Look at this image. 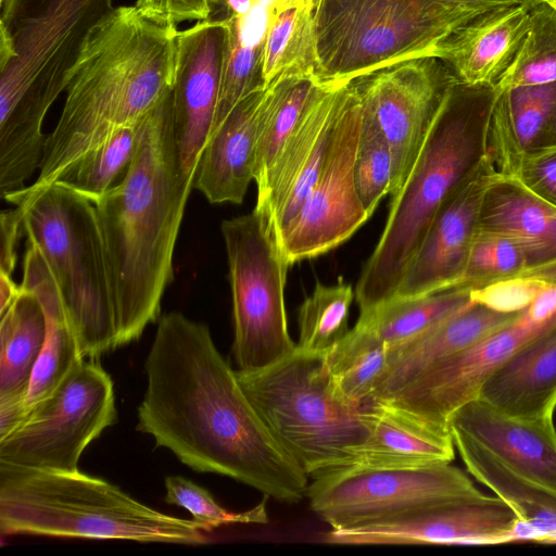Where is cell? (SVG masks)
Returning a JSON list of instances; mask_svg holds the SVG:
<instances>
[{"mask_svg":"<svg viewBox=\"0 0 556 556\" xmlns=\"http://www.w3.org/2000/svg\"><path fill=\"white\" fill-rule=\"evenodd\" d=\"M29 410L27 397L0 400V440L16 430L26 419Z\"/></svg>","mask_w":556,"mask_h":556,"instance_id":"cell-46","label":"cell"},{"mask_svg":"<svg viewBox=\"0 0 556 556\" xmlns=\"http://www.w3.org/2000/svg\"><path fill=\"white\" fill-rule=\"evenodd\" d=\"M494 87L457 84L444 102L401 189L391 197L380 239L356 288L359 312L391 299L446 199L491 156Z\"/></svg>","mask_w":556,"mask_h":556,"instance_id":"cell-5","label":"cell"},{"mask_svg":"<svg viewBox=\"0 0 556 556\" xmlns=\"http://www.w3.org/2000/svg\"><path fill=\"white\" fill-rule=\"evenodd\" d=\"M353 81L363 111L372 117L389 143L392 197L405 182L457 80L440 59L422 56L380 68Z\"/></svg>","mask_w":556,"mask_h":556,"instance_id":"cell-13","label":"cell"},{"mask_svg":"<svg viewBox=\"0 0 556 556\" xmlns=\"http://www.w3.org/2000/svg\"><path fill=\"white\" fill-rule=\"evenodd\" d=\"M213 8L217 5H222L226 14H235V15H244L247 14L254 5L255 0H212Z\"/></svg>","mask_w":556,"mask_h":556,"instance_id":"cell-50","label":"cell"},{"mask_svg":"<svg viewBox=\"0 0 556 556\" xmlns=\"http://www.w3.org/2000/svg\"><path fill=\"white\" fill-rule=\"evenodd\" d=\"M164 483V501L186 508L204 531H212L224 525L267 522L264 502L248 511L236 514L223 508L207 490L181 476H168Z\"/></svg>","mask_w":556,"mask_h":556,"instance_id":"cell-41","label":"cell"},{"mask_svg":"<svg viewBox=\"0 0 556 556\" xmlns=\"http://www.w3.org/2000/svg\"><path fill=\"white\" fill-rule=\"evenodd\" d=\"M481 13L440 0H316L315 75L349 83L410 59L438 58L444 41Z\"/></svg>","mask_w":556,"mask_h":556,"instance_id":"cell-9","label":"cell"},{"mask_svg":"<svg viewBox=\"0 0 556 556\" xmlns=\"http://www.w3.org/2000/svg\"><path fill=\"white\" fill-rule=\"evenodd\" d=\"M520 313L501 312L472 300L424 333L389 349L387 368L367 405L387 400L434 364L511 323Z\"/></svg>","mask_w":556,"mask_h":556,"instance_id":"cell-25","label":"cell"},{"mask_svg":"<svg viewBox=\"0 0 556 556\" xmlns=\"http://www.w3.org/2000/svg\"><path fill=\"white\" fill-rule=\"evenodd\" d=\"M496 173L490 156L446 199L410 258L393 296L430 294L457 286L477 231L483 192Z\"/></svg>","mask_w":556,"mask_h":556,"instance_id":"cell-19","label":"cell"},{"mask_svg":"<svg viewBox=\"0 0 556 556\" xmlns=\"http://www.w3.org/2000/svg\"><path fill=\"white\" fill-rule=\"evenodd\" d=\"M114 0H0V195L39 169L45 116Z\"/></svg>","mask_w":556,"mask_h":556,"instance_id":"cell-4","label":"cell"},{"mask_svg":"<svg viewBox=\"0 0 556 556\" xmlns=\"http://www.w3.org/2000/svg\"><path fill=\"white\" fill-rule=\"evenodd\" d=\"M555 80L556 5L551 0H531L528 31L494 88L500 91Z\"/></svg>","mask_w":556,"mask_h":556,"instance_id":"cell-37","label":"cell"},{"mask_svg":"<svg viewBox=\"0 0 556 556\" xmlns=\"http://www.w3.org/2000/svg\"><path fill=\"white\" fill-rule=\"evenodd\" d=\"M144 371L137 430L156 446L194 471L227 476L278 502L305 496L308 476L265 426L206 325L164 315Z\"/></svg>","mask_w":556,"mask_h":556,"instance_id":"cell-1","label":"cell"},{"mask_svg":"<svg viewBox=\"0 0 556 556\" xmlns=\"http://www.w3.org/2000/svg\"><path fill=\"white\" fill-rule=\"evenodd\" d=\"M174 26L135 5L115 8L93 30L65 89L63 111L47 136L33 185L55 182L117 128L151 112L168 94L175 67Z\"/></svg>","mask_w":556,"mask_h":556,"instance_id":"cell-3","label":"cell"},{"mask_svg":"<svg viewBox=\"0 0 556 556\" xmlns=\"http://www.w3.org/2000/svg\"><path fill=\"white\" fill-rule=\"evenodd\" d=\"M194 520L155 510L118 486L78 471L0 464V532L201 545Z\"/></svg>","mask_w":556,"mask_h":556,"instance_id":"cell-6","label":"cell"},{"mask_svg":"<svg viewBox=\"0 0 556 556\" xmlns=\"http://www.w3.org/2000/svg\"><path fill=\"white\" fill-rule=\"evenodd\" d=\"M451 433L468 472L516 511L527 540L556 543V492L518 475L465 434Z\"/></svg>","mask_w":556,"mask_h":556,"instance_id":"cell-29","label":"cell"},{"mask_svg":"<svg viewBox=\"0 0 556 556\" xmlns=\"http://www.w3.org/2000/svg\"><path fill=\"white\" fill-rule=\"evenodd\" d=\"M315 1L281 0L268 5L262 58L263 86H269L288 72L315 74Z\"/></svg>","mask_w":556,"mask_h":556,"instance_id":"cell-32","label":"cell"},{"mask_svg":"<svg viewBox=\"0 0 556 556\" xmlns=\"http://www.w3.org/2000/svg\"><path fill=\"white\" fill-rule=\"evenodd\" d=\"M169 93V92H168ZM193 181L179 167L168 94L146 121L124 177L96 203L116 323V345L139 339L161 313Z\"/></svg>","mask_w":556,"mask_h":556,"instance_id":"cell-2","label":"cell"},{"mask_svg":"<svg viewBox=\"0 0 556 556\" xmlns=\"http://www.w3.org/2000/svg\"><path fill=\"white\" fill-rule=\"evenodd\" d=\"M228 260L238 370L266 367L296 348L287 325L285 286L291 265L268 213L254 207L220 225Z\"/></svg>","mask_w":556,"mask_h":556,"instance_id":"cell-10","label":"cell"},{"mask_svg":"<svg viewBox=\"0 0 556 556\" xmlns=\"http://www.w3.org/2000/svg\"><path fill=\"white\" fill-rule=\"evenodd\" d=\"M114 386L96 362L84 358L26 419L0 440V464L75 472L85 448L116 420Z\"/></svg>","mask_w":556,"mask_h":556,"instance_id":"cell-11","label":"cell"},{"mask_svg":"<svg viewBox=\"0 0 556 556\" xmlns=\"http://www.w3.org/2000/svg\"><path fill=\"white\" fill-rule=\"evenodd\" d=\"M261 1H263V2H264V3H266L267 5H270V4H273V3H275V2H278V1H281V0H261Z\"/></svg>","mask_w":556,"mask_h":556,"instance_id":"cell-51","label":"cell"},{"mask_svg":"<svg viewBox=\"0 0 556 556\" xmlns=\"http://www.w3.org/2000/svg\"><path fill=\"white\" fill-rule=\"evenodd\" d=\"M448 428L477 442L518 475L556 492V427L553 418L508 415L475 399L448 419Z\"/></svg>","mask_w":556,"mask_h":556,"instance_id":"cell-20","label":"cell"},{"mask_svg":"<svg viewBox=\"0 0 556 556\" xmlns=\"http://www.w3.org/2000/svg\"><path fill=\"white\" fill-rule=\"evenodd\" d=\"M478 492L460 469L444 463L417 468H339L313 478L305 496L331 529H345Z\"/></svg>","mask_w":556,"mask_h":556,"instance_id":"cell-12","label":"cell"},{"mask_svg":"<svg viewBox=\"0 0 556 556\" xmlns=\"http://www.w3.org/2000/svg\"><path fill=\"white\" fill-rule=\"evenodd\" d=\"M21 291V285L15 283L12 276L0 271V313L14 301Z\"/></svg>","mask_w":556,"mask_h":556,"instance_id":"cell-47","label":"cell"},{"mask_svg":"<svg viewBox=\"0 0 556 556\" xmlns=\"http://www.w3.org/2000/svg\"><path fill=\"white\" fill-rule=\"evenodd\" d=\"M325 358L338 391L364 408L384 374L389 346L371 329L356 323Z\"/></svg>","mask_w":556,"mask_h":556,"instance_id":"cell-35","label":"cell"},{"mask_svg":"<svg viewBox=\"0 0 556 556\" xmlns=\"http://www.w3.org/2000/svg\"><path fill=\"white\" fill-rule=\"evenodd\" d=\"M148 114L117 128L71 165L55 182L96 203L126 174L140 144Z\"/></svg>","mask_w":556,"mask_h":556,"instance_id":"cell-36","label":"cell"},{"mask_svg":"<svg viewBox=\"0 0 556 556\" xmlns=\"http://www.w3.org/2000/svg\"><path fill=\"white\" fill-rule=\"evenodd\" d=\"M556 323L531 303L511 323L440 361L382 401L448 427L451 415L478 397L491 374L526 342Z\"/></svg>","mask_w":556,"mask_h":556,"instance_id":"cell-15","label":"cell"},{"mask_svg":"<svg viewBox=\"0 0 556 556\" xmlns=\"http://www.w3.org/2000/svg\"><path fill=\"white\" fill-rule=\"evenodd\" d=\"M551 1L556 2V0H551Z\"/></svg>","mask_w":556,"mask_h":556,"instance_id":"cell-52","label":"cell"},{"mask_svg":"<svg viewBox=\"0 0 556 556\" xmlns=\"http://www.w3.org/2000/svg\"><path fill=\"white\" fill-rule=\"evenodd\" d=\"M236 372L265 426L308 478L346 467L367 440L366 408L338 391L325 354L296 346L266 367Z\"/></svg>","mask_w":556,"mask_h":556,"instance_id":"cell-7","label":"cell"},{"mask_svg":"<svg viewBox=\"0 0 556 556\" xmlns=\"http://www.w3.org/2000/svg\"><path fill=\"white\" fill-rule=\"evenodd\" d=\"M552 2H553V1H552ZM554 3H555V5H556V2H554Z\"/></svg>","mask_w":556,"mask_h":556,"instance_id":"cell-53","label":"cell"},{"mask_svg":"<svg viewBox=\"0 0 556 556\" xmlns=\"http://www.w3.org/2000/svg\"><path fill=\"white\" fill-rule=\"evenodd\" d=\"M489 148L504 175L528 159L556 151V80L496 90Z\"/></svg>","mask_w":556,"mask_h":556,"instance_id":"cell-22","label":"cell"},{"mask_svg":"<svg viewBox=\"0 0 556 556\" xmlns=\"http://www.w3.org/2000/svg\"><path fill=\"white\" fill-rule=\"evenodd\" d=\"M530 267L525 248L514 238L476 231L466 267L455 288L480 289L515 278Z\"/></svg>","mask_w":556,"mask_h":556,"instance_id":"cell-39","label":"cell"},{"mask_svg":"<svg viewBox=\"0 0 556 556\" xmlns=\"http://www.w3.org/2000/svg\"><path fill=\"white\" fill-rule=\"evenodd\" d=\"M135 7L146 17L177 27L188 21H206L213 12L212 0H137Z\"/></svg>","mask_w":556,"mask_h":556,"instance_id":"cell-43","label":"cell"},{"mask_svg":"<svg viewBox=\"0 0 556 556\" xmlns=\"http://www.w3.org/2000/svg\"><path fill=\"white\" fill-rule=\"evenodd\" d=\"M516 511L501 497L481 492L444 501L388 520L331 529V544H498L526 541Z\"/></svg>","mask_w":556,"mask_h":556,"instance_id":"cell-16","label":"cell"},{"mask_svg":"<svg viewBox=\"0 0 556 556\" xmlns=\"http://www.w3.org/2000/svg\"><path fill=\"white\" fill-rule=\"evenodd\" d=\"M477 11H488L497 7L519 2L521 0H440Z\"/></svg>","mask_w":556,"mask_h":556,"instance_id":"cell-48","label":"cell"},{"mask_svg":"<svg viewBox=\"0 0 556 556\" xmlns=\"http://www.w3.org/2000/svg\"><path fill=\"white\" fill-rule=\"evenodd\" d=\"M21 286L38 298L47 319L46 342L27 392V404L33 406L54 392L84 358L56 283L41 252L30 242L26 243Z\"/></svg>","mask_w":556,"mask_h":556,"instance_id":"cell-28","label":"cell"},{"mask_svg":"<svg viewBox=\"0 0 556 556\" xmlns=\"http://www.w3.org/2000/svg\"><path fill=\"white\" fill-rule=\"evenodd\" d=\"M364 408L369 434L346 467L417 468L454 459L455 445L448 427L386 402Z\"/></svg>","mask_w":556,"mask_h":556,"instance_id":"cell-24","label":"cell"},{"mask_svg":"<svg viewBox=\"0 0 556 556\" xmlns=\"http://www.w3.org/2000/svg\"><path fill=\"white\" fill-rule=\"evenodd\" d=\"M225 42L223 18L198 22L176 37L168 93L170 129L180 170L192 181L215 118Z\"/></svg>","mask_w":556,"mask_h":556,"instance_id":"cell-17","label":"cell"},{"mask_svg":"<svg viewBox=\"0 0 556 556\" xmlns=\"http://www.w3.org/2000/svg\"><path fill=\"white\" fill-rule=\"evenodd\" d=\"M354 291L342 281L333 286L316 282L299 309V341L303 351L326 354L349 332V312Z\"/></svg>","mask_w":556,"mask_h":556,"instance_id":"cell-38","label":"cell"},{"mask_svg":"<svg viewBox=\"0 0 556 556\" xmlns=\"http://www.w3.org/2000/svg\"><path fill=\"white\" fill-rule=\"evenodd\" d=\"M478 399L521 418H553L556 409V323L502 363Z\"/></svg>","mask_w":556,"mask_h":556,"instance_id":"cell-26","label":"cell"},{"mask_svg":"<svg viewBox=\"0 0 556 556\" xmlns=\"http://www.w3.org/2000/svg\"><path fill=\"white\" fill-rule=\"evenodd\" d=\"M267 86L240 101L214 130L198 161L193 188L210 203H242L254 180L257 128Z\"/></svg>","mask_w":556,"mask_h":556,"instance_id":"cell-23","label":"cell"},{"mask_svg":"<svg viewBox=\"0 0 556 556\" xmlns=\"http://www.w3.org/2000/svg\"><path fill=\"white\" fill-rule=\"evenodd\" d=\"M4 200L22 208L24 235L50 269L83 358L116 349L115 313L94 205L58 182L26 186Z\"/></svg>","mask_w":556,"mask_h":556,"instance_id":"cell-8","label":"cell"},{"mask_svg":"<svg viewBox=\"0 0 556 556\" xmlns=\"http://www.w3.org/2000/svg\"><path fill=\"white\" fill-rule=\"evenodd\" d=\"M46 337L43 308L34 293L22 288L0 313V400L27 397Z\"/></svg>","mask_w":556,"mask_h":556,"instance_id":"cell-31","label":"cell"},{"mask_svg":"<svg viewBox=\"0 0 556 556\" xmlns=\"http://www.w3.org/2000/svg\"><path fill=\"white\" fill-rule=\"evenodd\" d=\"M547 282L516 277L490 283L472 290V300L501 312H519L526 308Z\"/></svg>","mask_w":556,"mask_h":556,"instance_id":"cell-42","label":"cell"},{"mask_svg":"<svg viewBox=\"0 0 556 556\" xmlns=\"http://www.w3.org/2000/svg\"><path fill=\"white\" fill-rule=\"evenodd\" d=\"M477 231L496 232L517 240L527 252L528 269L556 261V207L513 176L497 172L489 181Z\"/></svg>","mask_w":556,"mask_h":556,"instance_id":"cell-27","label":"cell"},{"mask_svg":"<svg viewBox=\"0 0 556 556\" xmlns=\"http://www.w3.org/2000/svg\"><path fill=\"white\" fill-rule=\"evenodd\" d=\"M531 0L488 10L453 33L440 59L458 84L494 87L513 62L530 21Z\"/></svg>","mask_w":556,"mask_h":556,"instance_id":"cell-21","label":"cell"},{"mask_svg":"<svg viewBox=\"0 0 556 556\" xmlns=\"http://www.w3.org/2000/svg\"><path fill=\"white\" fill-rule=\"evenodd\" d=\"M0 232V271L12 276L17 261L18 242L25 236L20 206L1 213Z\"/></svg>","mask_w":556,"mask_h":556,"instance_id":"cell-45","label":"cell"},{"mask_svg":"<svg viewBox=\"0 0 556 556\" xmlns=\"http://www.w3.org/2000/svg\"><path fill=\"white\" fill-rule=\"evenodd\" d=\"M354 180L358 198L370 217L391 192L392 155L382 131L363 108Z\"/></svg>","mask_w":556,"mask_h":556,"instance_id":"cell-40","label":"cell"},{"mask_svg":"<svg viewBox=\"0 0 556 556\" xmlns=\"http://www.w3.org/2000/svg\"><path fill=\"white\" fill-rule=\"evenodd\" d=\"M315 74L288 72L267 86L255 144L254 181L260 187L319 85Z\"/></svg>","mask_w":556,"mask_h":556,"instance_id":"cell-34","label":"cell"},{"mask_svg":"<svg viewBox=\"0 0 556 556\" xmlns=\"http://www.w3.org/2000/svg\"><path fill=\"white\" fill-rule=\"evenodd\" d=\"M223 20L226 25V42L211 134L240 101L263 87L262 58L268 26V5L255 0L247 14H227Z\"/></svg>","mask_w":556,"mask_h":556,"instance_id":"cell-30","label":"cell"},{"mask_svg":"<svg viewBox=\"0 0 556 556\" xmlns=\"http://www.w3.org/2000/svg\"><path fill=\"white\" fill-rule=\"evenodd\" d=\"M351 83H319L278 153L255 207L268 213L278 239L301 210L321 168Z\"/></svg>","mask_w":556,"mask_h":556,"instance_id":"cell-18","label":"cell"},{"mask_svg":"<svg viewBox=\"0 0 556 556\" xmlns=\"http://www.w3.org/2000/svg\"><path fill=\"white\" fill-rule=\"evenodd\" d=\"M508 176L556 207V151L523 161Z\"/></svg>","mask_w":556,"mask_h":556,"instance_id":"cell-44","label":"cell"},{"mask_svg":"<svg viewBox=\"0 0 556 556\" xmlns=\"http://www.w3.org/2000/svg\"><path fill=\"white\" fill-rule=\"evenodd\" d=\"M361 125L362 104L352 80L318 177L279 238L291 265L337 248L369 219L354 180Z\"/></svg>","mask_w":556,"mask_h":556,"instance_id":"cell-14","label":"cell"},{"mask_svg":"<svg viewBox=\"0 0 556 556\" xmlns=\"http://www.w3.org/2000/svg\"><path fill=\"white\" fill-rule=\"evenodd\" d=\"M517 277H528L556 285V261L523 270ZM516 278V277H515Z\"/></svg>","mask_w":556,"mask_h":556,"instance_id":"cell-49","label":"cell"},{"mask_svg":"<svg viewBox=\"0 0 556 556\" xmlns=\"http://www.w3.org/2000/svg\"><path fill=\"white\" fill-rule=\"evenodd\" d=\"M471 293L470 288H452L417 296H393L359 312L356 323L371 329L392 349L465 307L472 301Z\"/></svg>","mask_w":556,"mask_h":556,"instance_id":"cell-33","label":"cell"}]
</instances>
